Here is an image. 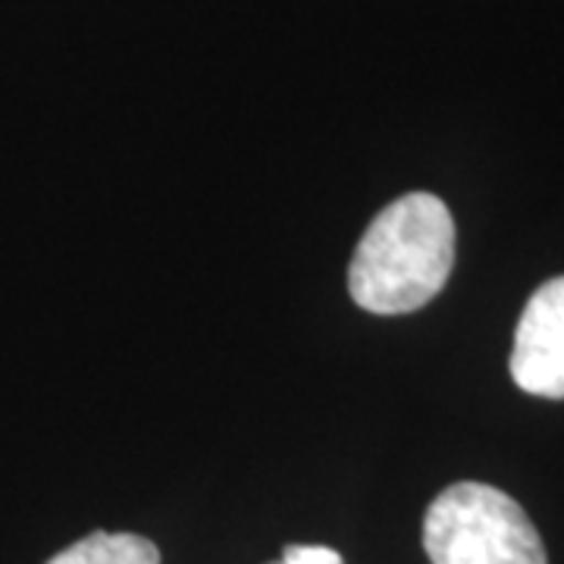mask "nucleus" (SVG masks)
<instances>
[{
	"label": "nucleus",
	"instance_id": "nucleus-1",
	"mask_svg": "<svg viewBox=\"0 0 564 564\" xmlns=\"http://www.w3.org/2000/svg\"><path fill=\"white\" fill-rule=\"evenodd\" d=\"M455 263V220L443 198L411 192L367 226L348 267V292L370 314H411L443 292Z\"/></svg>",
	"mask_w": 564,
	"mask_h": 564
},
{
	"label": "nucleus",
	"instance_id": "nucleus-2",
	"mask_svg": "<svg viewBox=\"0 0 564 564\" xmlns=\"http://www.w3.org/2000/svg\"><path fill=\"white\" fill-rule=\"evenodd\" d=\"M433 564H545V545L527 511L486 484L443 489L423 518Z\"/></svg>",
	"mask_w": 564,
	"mask_h": 564
},
{
	"label": "nucleus",
	"instance_id": "nucleus-3",
	"mask_svg": "<svg viewBox=\"0 0 564 564\" xmlns=\"http://www.w3.org/2000/svg\"><path fill=\"white\" fill-rule=\"evenodd\" d=\"M511 377L530 395L564 399V276L530 295L514 333Z\"/></svg>",
	"mask_w": 564,
	"mask_h": 564
},
{
	"label": "nucleus",
	"instance_id": "nucleus-4",
	"mask_svg": "<svg viewBox=\"0 0 564 564\" xmlns=\"http://www.w3.org/2000/svg\"><path fill=\"white\" fill-rule=\"evenodd\" d=\"M47 564H161L158 545L135 533H88Z\"/></svg>",
	"mask_w": 564,
	"mask_h": 564
},
{
	"label": "nucleus",
	"instance_id": "nucleus-5",
	"mask_svg": "<svg viewBox=\"0 0 564 564\" xmlns=\"http://www.w3.org/2000/svg\"><path fill=\"white\" fill-rule=\"evenodd\" d=\"M273 564H345L343 555L329 545H285L280 562Z\"/></svg>",
	"mask_w": 564,
	"mask_h": 564
}]
</instances>
